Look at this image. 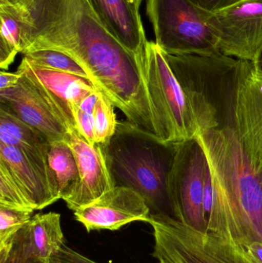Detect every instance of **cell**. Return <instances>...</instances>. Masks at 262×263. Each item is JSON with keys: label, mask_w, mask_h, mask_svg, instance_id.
Returning a JSON list of instances; mask_svg holds the SVG:
<instances>
[{"label": "cell", "mask_w": 262, "mask_h": 263, "mask_svg": "<svg viewBox=\"0 0 262 263\" xmlns=\"http://www.w3.org/2000/svg\"><path fill=\"white\" fill-rule=\"evenodd\" d=\"M0 205L15 210L35 211L8 168L0 162Z\"/></svg>", "instance_id": "603a6c76"}, {"label": "cell", "mask_w": 262, "mask_h": 263, "mask_svg": "<svg viewBox=\"0 0 262 263\" xmlns=\"http://www.w3.org/2000/svg\"><path fill=\"white\" fill-rule=\"evenodd\" d=\"M49 163L56 181L60 198L64 200L79 182V171L73 151L64 141L52 142Z\"/></svg>", "instance_id": "d6986e66"}, {"label": "cell", "mask_w": 262, "mask_h": 263, "mask_svg": "<svg viewBox=\"0 0 262 263\" xmlns=\"http://www.w3.org/2000/svg\"><path fill=\"white\" fill-rule=\"evenodd\" d=\"M32 213L0 205V251L10 247L17 233L30 222Z\"/></svg>", "instance_id": "7402d4cb"}, {"label": "cell", "mask_w": 262, "mask_h": 263, "mask_svg": "<svg viewBox=\"0 0 262 263\" xmlns=\"http://www.w3.org/2000/svg\"><path fill=\"white\" fill-rule=\"evenodd\" d=\"M207 157L195 138L175 143L169 173V196L178 221L200 232H207L203 197Z\"/></svg>", "instance_id": "52a82bcc"}, {"label": "cell", "mask_w": 262, "mask_h": 263, "mask_svg": "<svg viewBox=\"0 0 262 263\" xmlns=\"http://www.w3.org/2000/svg\"><path fill=\"white\" fill-rule=\"evenodd\" d=\"M99 91L90 94L72 109L75 128L90 145H95L94 110Z\"/></svg>", "instance_id": "cb8c5ba5"}, {"label": "cell", "mask_w": 262, "mask_h": 263, "mask_svg": "<svg viewBox=\"0 0 262 263\" xmlns=\"http://www.w3.org/2000/svg\"><path fill=\"white\" fill-rule=\"evenodd\" d=\"M102 24L126 49L142 60L146 40L139 6L129 0H86Z\"/></svg>", "instance_id": "5bb4252c"}, {"label": "cell", "mask_w": 262, "mask_h": 263, "mask_svg": "<svg viewBox=\"0 0 262 263\" xmlns=\"http://www.w3.org/2000/svg\"><path fill=\"white\" fill-rule=\"evenodd\" d=\"M0 144L19 148L46 176L55 181L49 163L50 141L41 132L0 109Z\"/></svg>", "instance_id": "2e32d148"}, {"label": "cell", "mask_w": 262, "mask_h": 263, "mask_svg": "<svg viewBox=\"0 0 262 263\" xmlns=\"http://www.w3.org/2000/svg\"><path fill=\"white\" fill-rule=\"evenodd\" d=\"M64 142L73 151L79 171L78 185L64 199L68 208L75 211L99 199L114 185L99 144L90 145L76 129L68 131Z\"/></svg>", "instance_id": "7c38bea8"}, {"label": "cell", "mask_w": 262, "mask_h": 263, "mask_svg": "<svg viewBox=\"0 0 262 263\" xmlns=\"http://www.w3.org/2000/svg\"><path fill=\"white\" fill-rule=\"evenodd\" d=\"M25 0H0V7L20 6Z\"/></svg>", "instance_id": "f546056e"}, {"label": "cell", "mask_w": 262, "mask_h": 263, "mask_svg": "<svg viewBox=\"0 0 262 263\" xmlns=\"http://www.w3.org/2000/svg\"><path fill=\"white\" fill-rule=\"evenodd\" d=\"M49 263H64V262H63V261L61 259H59V258L57 257V258H55V259H52V260H51V262H49Z\"/></svg>", "instance_id": "1f68e13d"}, {"label": "cell", "mask_w": 262, "mask_h": 263, "mask_svg": "<svg viewBox=\"0 0 262 263\" xmlns=\"http://www.w3.org/2000/svg\"><path fill=\"white\" fill-rule=\"evenodd\" d=\"M27 225L17 233L9 248L0 251V263H41L31 250Z\"/></svg>", "instance_id": "d4e9b609"}, {"label": "cell", "mask_w": 262, "mask_h": 263, "mask_svg": "<svg viewBox=\"0 0 262 263\" xmlns=\"http://www.w3.org/2000/svg\"><path fill=\"white\" fill-rule=\"evenodd\" d=\"M23 57L41 67L68 72L89 79L82 66L70 55L61 51L51 49H37L27 51Z\"/></svg>", "instance_id": "ffe728a7"}, {"label": "cell", "mask_w": 262, "mask_h": 263, "mask_svg": "<svg viewBox=\"0 0 262 263\" xmlns=\"http://www.w3.org/2000/svg\"><path fill=\"white\" fill-rule=\"evenodd\" d=\"M158 263H163V262H158Z\"/></svg>", "instance_id": "836d02e7"}, {"label": "cell", "mask_w": 262, "mask_h": 263, "mask_svg": "<svg viewBox=\"0 0 262 263\" xmlns=\"http://www.w3.org/2000/svg\"><path fill=\"white\" fill-rule=\"evenodd\" d=\"M0 109L41 132L50 142L64 141L68 133L64 123L23 74L16 86L0 90Z\"/></svg>", "instance_id": "4fadbf2b"}, {"label": "cell", "mask_w": 262, "mask_h": 263, "mask_svg": "<svg viewBox=\"0 0 262 263\" xmlns=\"http://www.w3.org/2000/svg\"><path fill=\"white\" fill-rule=\"evenodd\" d=\"M235 133L254 172H262V72L239 60L233 103Z\"/></svg>", "instance_id": "ba28073f"}, {"label": "cell", "mask_w": 262, "mask_h": 263, "mask_svg": "<svg viewBox=\"0 0 262 263\" xmlns=\"http://www.w3.org/2000/svg\"><path fill=\"white\" fill-rule=\"evenodd\" d=\"M101 146L114 187L137 192L150 216L176 219L168 186L175 143L164 142L126 120L118 121L115 134Z\"/></svg>", "instance_id": "7a4b0ae2"}, {"label": "cell", "mask_w": 262, "mask_h": 263, "mask_svg": "<svg viewBox=\"0 0 262 263\" xmlns=\"http://www.w3.org/2000/svg\"><path fill=\"white\" fill-rule=\"evenodd\" d=\"M245 250L256 261L257 263H262V243L261 242H254Z\"/></svg>", "instance_id": "f1b7e54d"}, {"label": "cell", "mask_w": 262, "mask_h": 263, "mask_svg": "<svg viewBox=\"0 0 262 263\" xmlns=\"http://www.w3.org/2000/svg\"><path fill=\"white\" fill-rule=\"evenodd\" d=\"M153 256L163 263H257L240 246L169 217L150 216Z\"/></svg>", "instance_id": "5b68a950"}, {"label": "cell", "mask_w": 262, "mask_h": 263, "mask_svg": "<svg viewBox=\"0 0 262 263\" xmlns=\"http://www.w3.org/2000/svg\"><path fill=\"white\" fill-rule=\"evenodd\" d=\"M254 63H255L257 69H259V70L262 72V49L260 51L259 54H258V57H257L256 60H255V62H254Z\"/></svg>", "instance_id": "4dcf8cb0"}, {"label": "cell", "mask_w": 262, "mask_h": 263, "mask_svg": "<svg viewBox=\"0 0 262 263\" xmlns=\"http://www.w3.org/2000/svg\"><path fill=\"white\" fill-rule=\"evenodd\" d=\"M214 190L213 183H212V174H211L210 168H208L206 173V179L204 183V197H203V206H204V214L206 222L209 220L212 205H213Z\"/></svg>", "instance_id": "484cf974"}, {"label": "cell", "mask_w": 262, "mask_h": 263, "mask_svg": "<svg viewBox=\"0 0 262 263\" xmlns=\"http://www.w3.org/2000/svg\"><path fill=\"white\" fill-rule=\"evenodd\" d=\"M164 54L189 100L198 134L212 129H232L239 60L221 52L212 55Z\"/></svg>", "instance_id": "3957f363"}, {"label": "cell", "mask_w": 262, "mask_h": 263, "mask_svg": "<svg viewBox=\"0 0 262 263\" xmlns=\"http://www.w3.org/2000/svg\"><path fill=\"white\" fill-rule=\"evenodd\" d=\"M113 103L99 92L94 110V137L95 143L106 145L116 130L117 120Z\"/></svg>", "instance_id": "44dd1931"}, {"label": "cell", "mask_w": 262, "mask_h": 263, "mask_svg": "<svg viewBox=\"0 0 262 263\" xmlns=\"http://www.w3.org/2000/svg\"><path fill=\"white\" fill-rule=\"evenodd\" d=\"M212 174L214 198L207 232L246 250L262 243V172L253 171L230 128L199 133Z\"/></svg>", "instance_id": "6da1fadb"}, {"label": "cell", "mask_w": 262, "mask_h": 263, "mask_svg": "<svg viewBox=\"0 0 262 263\" xmlns=\"http://www.w3.org/2000/svg\"><path fill=\"white\" fill-rule=\"evenodd\" d=\"M17 72L32 82L68 131L76 129L72 114L74 106L98 91L89 79L41 67L25 57Z\"/></svg>", "instance_id": "30bf717a"}, {"label": "cell", "mask_w": 262, "mask_h": 263, "mask_svg": "<svg viewBox=\"0 0 262 263\" xmlns=\"http://www.w3.org/2000/svg\"><path fill=\"white\" fill-rule=\"evenodd\" d=\"M22 74L18 72H9L6 70H1L0 72V90L14 87L19 83Z\"/></svg>", "instance_id": "83f0119b"}, {"label": "cell", "mask_w": 262, "mask_h": 263, "mask_svg": "<svg viewBox=\"0 0 262 263\" xmlns=\"http://www.w3.org/2000/svg\"><path fill=\"white\" fill-rule=\"evenodd\" d=\"M75 220L88 232L120 230L132 222H149L150 210L132 189L114 187L95 202L74 211Z\"/></svg>", "instance_id": "8fae6325"}, {"label": "cell", "mask_w": 262, "mask_h": 263, "mask_svg": "<svg viewBox=\"0 0 262 263\" xmlns=\"http://www.w3.org/2000/svg\"><path fill=\"white\" fill-rule=\"evenodd\" d=\"M0 68L6 70L22 52L27 32V12L23 6L0 7Z\"/></svg>", "instance_id": "ac0fdd59"}, {"label": "cell", "mask_w": 262, "mask_h": 263, "mask_svg": "<svg viewBox=\"0 0 262 263\" xmlns=\"http://www.w3.org/2000/svg\"><path fill=\"white\" fill-rule=\"evenodd\" d=\"M192 1L209 12H215L227 7L240 0H192Z\"/></svg>", "instance_id": "4316f807"}, {"label": "cell", "mask_w": 262, "mask_h": 263, "mask_svg": "<svg viewBox=\"0 0 262 263\" xmlns=\"http://www.w3.org/2000/svg\"><path fill=\"white\" fill-rule=\"evenodd\" d=\"M129 1L132 2V3H136L138 6H140L143 0H129Z\"/></svg>", "instance_id": "d6a6232c"}, {"label": "cell", "mask_w": 262, "mask_h": 263, "mask_svg": "<svg viewBox=\"0 0 262 263\" xmlns=\"http://www.w3.org/2000/svg\"><path fill=\"white\" fill-rule=\"evenodd\" d=\"M145 75L160 139L177 143L195 138L199 130L189 100L164 52L154 42L146 44Z\"/></svg>", "instance_id": "8992f818"}, {"label": "cell", "mask_w": 262, "mask_h": 263, "mask_svg": "<svg viewBox=\"0 0 262 263\" xmlns=\"http://www.w3.org/2000/svg\"><path fill=\"white\" fill-rule=\"evenodd\" d=\"M27 227L34 257L41 263H49L58 257L65 245L59 213H38L32 216Z\"/></svg>", "instance_id": "e0dca14e"}, {"label": "cell", "mask_w": 262, "mask_h": 263, "mask_svg": "<svg viewBox=\"0 0 262 263\" xmlns=\"http://www.w3.org/2000/svg\"><path fill=\"white\" fill-rule=\"evenodd\" d=\"M146 12L155 43L169 55H212L220 52L209 24L211 12L192 0H147Z\"/></svg>", "instance_id": "277c9868"}, {"label": "cell", "mask_w": 262, "mask_h": 263, "mask_svg": "<svg viewBox=\"0 0 262 263\" xmlns=\"http://www.w3.org/2000/svg\"><path fill=\"white\" fill-rule=\"evenodd\" d=\"M0 162L9 170L35 210L59 200L43 172L16 147L0 144Z\"/></svg>", "instance_id": "9a60e30c"}, {"label": "cell", "mask_w": 262, "mask_h": 263, "mask_svg": "<svg viewBox=\"0 0 262 263\" xmlns=\"http://www.w3.org/2000/svg\"><path fill=\"white\" fill-rule=\"evenodd\" d=\"M208 21L221 53L255 62L262 49V0H240L211 12Z\"/></svg>", "instance_id": "9c48e42d"}]
</instances>
